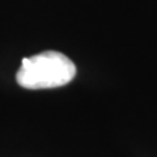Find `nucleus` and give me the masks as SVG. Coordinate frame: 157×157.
<instances>
[{
  "label": "nucleus",
  "mask_w": 157,
  "mask_h": 157,
  "mask_svg": "<svg viewBox=\"0 0 157 157\" xmlns=\"http://www.w3.org/2000/svg\"><path fill=\"white\" fill-rule=\"evenodd\" d=\"M75 76L76 66L68 56L58 51H43L22 59L16 80L26 89H50L67 85Z\"/></svg>",
  "instance_id": "obj_1"
}]
</instances>
